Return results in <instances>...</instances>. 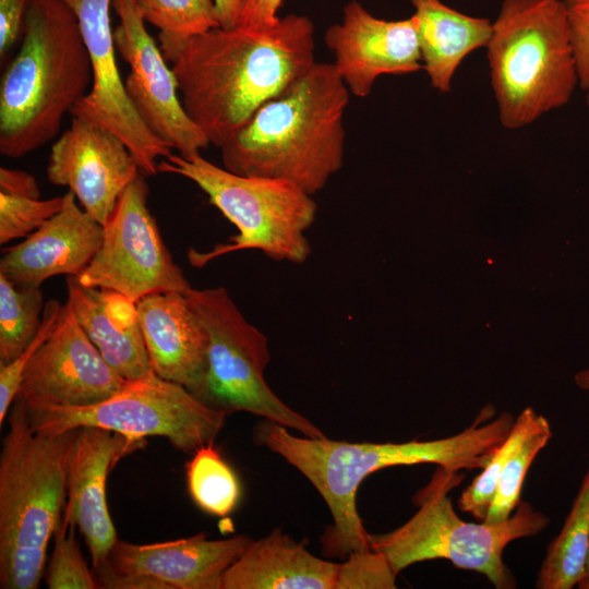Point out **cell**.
<instances>
[{
    "mask_svg": "<svg viewBox=\"0 0 589 589\" xmlns=\"http://www.w3.org/2000/svg\"><path fill=\"white\" fill-rule=\"evenodd\" d=\"M120 24L113 29L117 52L130 64L127 95L148 130L184 158L211 144L185 112L175 73L145 27L134 0H112Z\"/></svg>",
    "mask_w": 589,
    "mask_h": 589,
    "instance_id": "7c38bea8",
    "label": "cell"
},
{
    "mask_svg": "<svg viewBox=\"0 0 589 589\" xmlns=\"http://www.w3.org/2000/svg\"><path fill=\"white\" fill-rule=\"evenodd\" d=\"M0 192L40 199V189L34 176L5 167L0 168Z\"/></svg>",
    "mask_w": 589,
    "mask_h": 589,
    "instance_id": "d590c367",
    "label": "cell"
},
{
    "mask_svg": "<svg viewBox=\"0 0 589 589\" xmlns=\"http://www.w3.org/2000/svg\"><path fill=\"white\" fill-rule=\"evenodd\" d=\"M136 309L154 372L199 399L208 369V335L185 293H151Z\"/></svg>",
    "mask_w": 589,
    "mask_h": 589,
    "instance_id": "ffe728a7",
    "label": "cell"
},
{
    "mask_svg": "<svg viewBox=\"0 0 589 589\" xmlns=\"http://www.w3.org/2000/svg\"><path fill=\"white\" fill-rule=\"evenodd\" d=\"M283 0H243L238 27L265 29L277 24Z\"/></svg>",
    "mask_w": 589,
    "mask_h": 589,
    "instance_id": "e575fe53",
    "label": "cell"
},
{
    "mask_svg": "<svg viewBox=\"0 0 589 589\" xmlns=\"http://www.w3.org/2000/svg\"><path fill=\"white\" fill-rule=\"evenodd\" d=\"M75 14L93 69L88 93L72 108L84 118L118 135L134 156L143 176L158 172L159 158L171 153L141 120L132 106L118 68L110 21L112 0H62Z\"/></svg>",
    "mask_w": 589,
    "mask_h": 589,
    "instance_id": "4fadbf2b",
    "label": "cell"
},
{
    "mask_svg": "<svg viewBox=\"0 0 589 589\" xmlns=\"http://www.w3.org/2000/svg\"><path fill=\"white\" fill-rule=\"evenodd\" d=\"M25 406L37 432L61 433L96 426L134 438L161 436L176 449L188 454L214 443L227 417L202 402L184 386L156 373L127 381L120 390L95 405Z\"/></svg>",
    "mask_w": 589,
    "mask_h": 589,
    "instance_id": "30bf717a",
    "label": "cell"
},
{
    "mask_svg": "<svg viewBox=\"0 0 589 589\" xmlns=\"http://www.w3.org/2000/svg\"><path fill=\"white\" fill-rule=\"evenodd\" d=\"M585 92H586V103H587V107H588V110H589V89H587Z\"/></svg>",
    "mask_w": 589,
    "mask_h": 589,
    "instance_id": "ab89813d",
    "label": "cell"
},
{
    "mask_svg": "<svg viewBox=\"0 0 589 589\" xmlns=\"http://www.w3.org/2000/svg\"><path fill=\"white\" fill-rule=\"evenodd\" d=\"M589 548V468L560 533L546 550L538 573L539 589H570L584 576Z\"/></svg>",
    "mask_w": 589,
    "mask_h": 589,
    "instance_id": "cb8c5ba5",
    "label": "cell"
},
{
    "mask_svg": "<svg viewBox=\"0 0 589 589\" xmlns=\"http://www.w3.org/2000/svg\"><path fill=\"white\" fill-rule=\"evenodd\" d=\"M46 175L52 184L67 187L104 226L141 171L129 147L112 131L72 117L69 129L51 146Z\"/></svg>",
    "mask_w": 589,
    "mask_h": 589,
    "instance_id": "9a60e30c",
    "label": "cell"
},
{
    "mask_svg": "<svg viewBox=\"0 0 589 589\" xmlns=\"http://www.w3.org/2000/svg\"><path fill=\"white\" fill-rule=\"evenodd\" d=\"M125 383L65 302L55 329L28 361L16 397L27 406L81 407L106 400Z\"/></svg>",
    "mask_w": 589,
    "mask_h": 589,
    "instance_id": "5bb4252c",
    "label": "cell"
},
{
    "mask_svg": "<svg viewBox=\"0 0 589 589\" xmlns=\"http://www.w3.org/2000/svg\"><path fill=\"white\" fill-rule=\"evenodd\" d=\"M579 87L589 89V0H563Z\"/></svg>",
    "mask_w": 589,
    "mask_h": 589,
    "instance_id": "d6a6232c",
    "label": "cell"
},
{
    "mask_svg": "<svg viewBox=\"0 0 589 589\" xmlns=\"http://www.w3.org/2000/svg\"><path fill=\"white\" fill-rule=\"evenodd\" d=\"M49 589H97L94 574L84 560L75 538V527L62 519L55 532V546L45 575Z\"/></svg>",
    "mask_w": 589,
    "mask_h": 589,
    "instance_id": "f1b7e54d",
    "label": "cell"
},
{
    "mask_svg": "<svg viewBox=\"0 0 589 589\" xmlns=\"http://www.w3.org/2000/svg\"><path fill=\"white\" fill-rule=\"evenodd\" d=\"M185 470L189 494L199 508L218 517L236 509L242 494L241 483L214 443L197 448Z\"/></svg>",
    "mask_w": 589,
    "mask_h": 589,
    "instance_id": "484cf974",
    "label": "cell"
},
{
    "mask_svg": "<svg viewBox=\"0 0 589 589\" xmlns=\"http://www.w3.org/2000/svg\"><path fill=\"white\" fill-rule=\"evenodd\" d=\"M0 453V588L36 589L67 503L69 454L79 428L33 429L15 397Z\"/></svg>",
    "mask_w": 589,
    "mask_h": 589,
    "instance_id": "5b68a950",
    "label": "cell"
},
{
    "mask_svg": "<svg viewBox=\"0 0 589 589\" xmlns=\"http://www.w3.org/2000/svg\"><path fill=\"white\" fill-rule=\"evenodd\" d=\"M158 171L194 182L209 203L236 226L238 233L212 251L190 250L189 261L202 267L220 255L254 249L274 261L304 263L311 254L305 236L315 220L313 195L287 180L242 176L221 168L201 154L191 158L170 154Z\"/></svg>",
    "mask_w": 589,
    "mask_h": 589,
    "instance_id": "52a82bcc",
    "label": "cell"
},
{
    "mask_svg": "<svg viewBox=\"0 0 589 589\" xmlns=\"http://www.w3.org/2000/svg\"><path fill=\"white\" fill-rule=\"evenodd\" d=\"M575 383L581 389L589 392V368L575 375Z\"/></svg>",
    "mask_w": 589,
    "mask_h": 589,
    "instance_id": "74e56055",
    "label": "cell"
},
{
    "mask_svg": "<svg viewBox=\"0 0 589 589\" xmlns=\"http://www.w3.org/2000/svg\"><path fill=\"white\" fill-rule=\"evenodd\" d=\"M208 335V369L199 399L225 413L244 411L304 436L325 437L320 428L288 407L269 388L264 371L271 361L268 338L240 312L224 287L185 292Z\"/></svg>",
    "mask_w": 589,
    "mask_h": 589,
    "instance_id": "9c48e42d",
    "label": "cell"
},
{
    "mask_svg": "<svg viewBox=\"0 0 589 589\" xmlns=\"http://www.w3.org/2000/svg\"><path fill=\"white\" fill-rule=\"evenodd\" d=\"M63 208L0 260V274L20 289L37 288L56 275L79 277L98 251L104 227L68 191Z\"/></svg>",
    "mask_w": 589,
    "mask_h": 589,
    "instance_id": "d6986e66",
    "label": "cell"
},
{
    "mask_svg": "<svg viewBox=\"0 0 589 589\" xmlns=\"http://www.w3.org/2000/svg\"><path fill=\"white\" fill-rule=\"evenodd\" d=\"M515 444L509 452L498 478L496 492L483 521L489 524L507 519L520 501L525 477L537 455L546 446L553 433L549 420L525 408L515 418Z\"/></svg>",
    "mask_w": 589,
    "mask_h": 589,
    "instance_id": "d4e9b609",
    "label": "cell"
},
{
    "mask_svg": "<svg viewBox=\"0 0 589 589\" xmlns=\"http://www.w3.org/2000/svg\"><path fill=\"white\" fill-rule=\"evenodd\" d=\"M219 19L220 27H238L243 0H213Z\"/></svg>",
    "mask_w": 589,
    "mask_h": 589,
    "instance_id": "8d00e7d4",
    "label": "cell"
},
{
    "mask_svg": "<svg viewBox=\"0 0 589 589\" xmlns=\"http://www.w3.org/2000/svg\"><path fill=\"white\" fill-rule=\"evenodd\" d=\"M577 587L581 589H589V548H588V553H587V558H586L584 576L581 580L579 581V584L577 585Z\"/></svg>",
    "mask_w": 589,
    "mask_h": 589,
    "instance_id": "f35d334b",
    "label": "cell"
},
{
    "mask_svg": "<svg viewBox=\"0 0 589 589\" xmlns=\"http://www.w3.org/2000/svg\"><path fill=\"white\" fill-rule=\"evenodd\" d=\"M45 304L40 287L20 289L0 274V364L15 360L32 342Z\"/></svg>",
    "mask_w": 589,
    "mask_h": 589,
    "instance_id": "83f0119b",
    "label": "cell"
},
{
    "mask_svg": "<svg viewBox=\"0 0 589 589\" xmlns=\"http://www.w3.org/2000/svg\"><path fill=\"white\" fill-rule=\"evenodd\" d=\"M485 49L507 130L564 107L579 86L563 0H503Z\"/></svg>",
    "mask_w": 589,
    "mask_h": 589,
    "instance_id": "8992f818",
    "label": "cell"
},
{
    "mask_svg": "<svg viewBox=\"0 0 589 589\" xmlns=\"http://www.w3.org/2000/svg\"><path fill=\"white\" fill-rule=\"evenodd\" d=\"M79 324L106 362L125 381L154 372L136 303L125 296L67 278V301Z\"/></svg>",
    "mask_w": 589,
    "mask_h": 589,
    "instance_id": "44dd1931",
    "label": "cell"
},
{
    "mask_svg": "<svg viewBox=\"0 0 589 589\" xmlns=\"http://www.w3.org/2000/svg\"><path fill=\"white\" fill-rule=\"evenodd\" d=\"M324 41L341 80L359 98L366 97L382 75H405L422 69L411 16L378 19L357 0L345 5L341 23L326 29Z\"/></svg>",
    "mask_w": 589,
    "mask_h": 589,
    "instance_id": "2e32d148",
    "label": "cell"
},
{
    "mask_svg": "<svg viewBox=\"0 0 589 589\" xmlns=\"http://www.w3.org/2000/svg\"><path fill=\"white\" fill-rule=\"evenodd\" d=\"M63 196L48 200L0 192V243L27 237L58 214Z\"/></svg>",
    "mask_w": 589,
    "mask_h": 589,
    "instance_id": "f546056e",
    "label": "cell"
},
{
    "mask_svg": "<svg viewBox=\"0 0 589 589\" xmlns=\"http://www.w3.org/2000/svg\"><path fill=\"white\" fill-rule=\"evenodd\" d=\"M459 482L458 472L441 469L418 494V512L395 530L369 533L370 546L385 555L397 575L414 563L442 558L484 575L497 589L515 588V577L503 561L504 550L517 539L542 532L550 518L520 502L503 521H465L448 497Z\"/></svg>",
    "mask_w": 589,
    "mask_h": 589,
    "instance_id": "ba28073f",
    "label": "cell"
},
{
    "mask_svg": "<svg viewBox=\"0 0 589 589\" xmlns=\"http://www.w3.org/2000/svg\"><path fill=\"white\" fill-rule=\"evenodd\" d=\"M252 540L244 534L209 540L205 532L149 544L118 539L100 566L118 574L147 575L169 589H223L225 572Z\"/></svg>",
    "mask_w": 589,
    "mask_h": 589,
    "instance_id": "ac0fdd59",
    "label": "cell"
},
{
    "mask_svg": "<svg viewBox=\"0 0 589 589\" xmlns=\"http://www.w3.org/2000/svg\"><path fill=\"white\" fill-rule=\"evenodd\" d=\"M33 0H0V57L23 37L25 17Z\"/></svg>",
    "mask_w": 589,
    "mask_h": 589,
    "instance_id": "836d02e7",
    "label": "cell"
},
{
    "mask_svg": "<svg viewBox=\"0 0 589 589\" xmlns=\"http://www.w3.org/2000/svg\"><path fill=\"white\" fill-rule=\"evenodd\" d=\"M339 565L336 589H394L397 574L385 555L372 548L352 552Z\"/></svg>",
    "mask_w": 589,
    "mask_h": 589,
    "instance_id": "4dcf8cb0",
    "label": "cell"
},
{
    "mask_svg": "<svg viewBox=\"0 0 589 589\" xmlns=\"http://www.w3.org/2000/svg\"><path fill=\"white\" fill-rule=\"evenodd\" d=\"M411 16L421 53L422 69L431 86L448 93L455 73L472 51L485 48L492 35V22L466 15L441 0H410Z\"/></svg>",
    "mask_w": 589,
    "mask_h": 589,
    "instance_id": "603a6c76",
    "label": "cell"
},
{
    "mask_svg": "<svg viewBox=\"0 0 589 589\" xmlns=\"http://www.w3.org/2000/svg\"><path fill=\"white\" fill-rule=\"evenodd\" d=\"M339 563L313 555L280 529L252 540L225 572L223 589H336Z\"/></svg>",
    "mask_w": 589,
    "mask_h": 589,
    "instance_id": "7402d4cb",
    "label": "cell"
},
{
    "mask_svg": "<svg viewBox=\"0 0 589 589\" xmlns=\"http://www.w3.org/2000/svg\"><path fill=\"white\" fill-rule=\"evenodd\" d=\"M145 21L159 29V48L166 57L188 39L220 27L213 0H134Z\"/></svg>",
    "mask_w": 589,
    "mask_h": 589,
    "instance_id": "4316f807",
    "label": "cell"
},
{
    "mask_svg": "<svg viewBox=\"0 0 589 589\" xmlns=\"http://www.w3.org/2000/svg\"><path fill=\"white\" fill-rule=\"evenodd\" d=\"M314 49L313 22L288 14L265 29L213 28L164 58L185 112L220 148L265 101L313 65Z\"/></svg>",
    "mask_w": 589,
    "mask_h": 589,
    "instance_id": "6da1fadb",
    "label": "cell"
},
{
    "mask_svg": "<svg viewBox=\"0 0 589 589\" xmlns=\"http://www.w3.org/2000/svg\"><path fill=\"white\" fill-rule=\"evenodd\" d=\"M92 83L73 11L62 0H33L21 47L1 77V155L23 157L53 140Z\"/></svg>",
    "mask_w": 589,
    "mask_h": 589,
    "instance_id": "277c9868",
    "label": "cell"
},
{
    "mask_svg": "<svg viewBox=\"0 0 589 589\" xmlns=\"http://www.w3.org/2000/svg\"><path fill=\"white\" fill-rule=\"evenodd\" d=\"M145 438L96 426L79 428L67 468V503L62 522L84 537L93 568L104 564L118 540L106 501L110 470L125 455L145 446Z\"/></svg>",
    "mask_w": 589,
    "mask_h": 589,
    "instance_id": "e0dca14e",
    "label": "cell"
},
{
    "mask_svg": "<svg viewBox=\"0 0 589 589\" xmlns=\"http://www.w3.org/2000/svg\"><path fill=\"white\" fill-rule=\"evenodd\" d=\"M486 407L458 434L433 441L405 443H350L325 437L294 436L271 420L260 421L253 432L265 446L297 468L328 506L334 525L322 536L323 553L346 557L371 549L369 532L357 510V491L371 473L386 467L436 464L448 472L483 469L509 434L515 418L507 411L494 417Z\"/></svg>",
    "mask_w": 589,
    "mask_h": 589,
    "instance_id": "7a4b0ae2",
    "label": "cell"
},
{
    "mask_svg": "<svg viewBox=\"0 0 589 589\" xmlns=\"http://www.w3.org/2000/svg\"><path fill=\"white\" fill-rule=\"evenodd\" d=\"M62 304L50 300L45 304L41 325L26 349L9 364H0V426L17 396L23 372L37 349L50 336L59 320Z\"/></svg>",
    "mask_w": 589,
    "mask_h": 589,
    "instance_id": "1f68e13d",
    "label": "cell"
},
{
    "mask_svg": "<svg viewBox=\"0 0 589 589\" xmlns=\"http://www.w3.org/2000/svg\"><path fill=\"white\" fill-rule=\"evenodd\" d=\"M147 196L148 185L141 173L103 226L98 251L76 277L81 285L117 291L135 303L151 293H185L191 288L163 241Z\"/></svg>",
    "mask_w": 589,
    "mask_h": 589,
    "instance_id": "8fae6325",
    "label": "cell"
},
{
    "mask_svg": "<svg viewBox=\"0 0 589 589\" xmlns=\"http://www.w3.org/2000/svg\"><path fill=\"white\" fill-rule=\"evenodd\" d=\"M349 93L334 63L315 61L220 147L224 168L287 180L314 195L342 166Z\"/></svg>",
    "mask_w": 589,
    "mask_h": 589,
    "instance_id": "3957f363",
    "label": "cell"
}]
</instances>
